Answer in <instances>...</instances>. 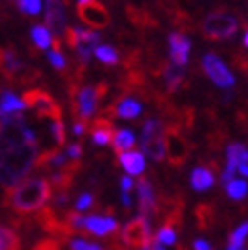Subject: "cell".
Listing matches in <instances>:
<instances>
[{
	"label": "cell",
	"instance_id": "f546056e",
	"mask_svg": "<svg viewBox=\"0 0 248 250\" xmlns=\"http://www.w3.org/2000/svg\"><path fill=\"white\" fill-rule=\"evenodd\" d=\"M51 134H53V139L55 143L61 146L65 143V128H63V120H53L51 124Z\"/></svg>",
	"mask_w": 248,
	"mask_h": 250
},
{
	"label": "cell",
	"instance_id": "6da1fadb",
	"mask_svg": "<svg viewBox=\"0 0 248 250\" xmlns=\"http://www.w3.org/2000/svg\"><path fill=\"white\" fill-rule=\"evenodd\" d=\"M39 139L22 114L0 118V187L15 189L37 169Z\"/></svg>",
	"mask_w": 248,
	"mask_h": 250
},
{
	"label": "cell",
	"instance_id": "52a82bcc",
	"mask_svg": "<svg viewBox=\"0 0 248 250\" xmlns=\"http://www.w3.org/2000/svg\"><path fill=\"white\" fill-rule=\"evenodd\" d=\"M238 31V21L226 10H216L202 21V33L207 39H228Z\"/></svg>",
	"mask_w": 248,
	"mask_h": 250
},
{
	"label": "cell",
	"instance_id": "8d00e7d4",
	"mask_svg": "<svg viewBox=\"0 0 248 250\" xmlns=\"http://www.w3.org/2000/svg\"><path fill=\"white\" fill-rule=\"evenodd\" d=\"M120 189H122V193H128L132 189V179L130 177H122L120 179Z\"/></svg>",
	"mask_w": 248,
	"mask_h": 250
},
{
	"label": "cell",
	"instance_id": "484cf974",
	"mask_svg": "<svg viewBox=\"0 0 248 250\" xmlns=\"http://www.w3.org/2000/svg\"><path fill=\"white\" fill-rule=\"evenodd\" d=\"M98 61H102L104 65H116L118 63V53H116V49H112L110 45H98L96 49V53Z\"/></svg>",
	"mask_w": 248,
	"mask_h": 250
},
{
	"label": "cell",
	"instance_id": "7c38bea8",
	"mask_svg": "<svg viewBox=\"0 0 248 250\" xmlns=\"http://www.w3.org/2000/svg\"><path fill=\"white\" fill-rule=\"evenodd\" d=\"M45 22L55 39H61V35L67 33V19H65V10H63V2L61 0H47Z\"/></svg>",
	"mask_w": 248,
	"mask_h": 250
},
{
	"label": "cell",
	"instance_id": "b9f144b4",
	"mask_svg": "<svg viewBox=\"0 0 248 250\" xmlns=\"http://www.w3.org/2000/svg\"><path fill=\"white\" fill-rule=\"evenodd\" d=\"M139 250H151V246H146V248H139Z\"/></svg>",
	"mask_w": 248,
	"mask_h": 250
},
{
	"label": "cell",
	"instance_id": "83f0119b",
	"mask_svg": "<svg viewBox=\"0 0 248 250\" xmlns=\"http://www.w3.org/2000/svg\"><path fill=\"white\" fill-rule=\"evenodd\" d=\"M17 6L21 12H24V15H39L41 12V0H17Z\"/></svg>",
	"mask_w": 248,
	"mask_h": 250
},
{
	"label": "cell",
	"instance_id": "d6986e66",
	"mask_svg": "<svg viewBox=\"0 0 248 250\" xmlns=\"http://www.w3.org/2000/svg\"><path fill=\"white\" fill-rule=\"evenodd\" d=\"M120 165L128 175H141L145 171V157L139 151H128L120 155Z\"/></svg>",
	"mask_w": 248,
	"mask_h": 250
},
{
	"label": "cell",
	"instance_id": "1f68e13d",
	"mask_svg": "<svg viewBox=\"0 0 248 250\" xmlns=\"http://www.w3.org/2000/svg\"><path fill=\"white\" fill-rule=\"evenodd\" d=\"M69 248L71 250H104L100 244H92V242H85V240H71Z\"/></svg>",
	"mask_w": 248,
	"mask_h": 250
},
{
	"label": "cell",
	"instance_id": "8fae6325",
	"mask_svg": "<svg viewBox=\"0 0 248 250\" xmlns=\"http://www.w3.org/2000/svg\"><path fill=\"white\" fill-rule=\"evenodd\" d=\"M165 145H167V159L175 167L183 165L189 155V146H187V141L183 139V134L175 126H169L165 130Z\"/></svg>",
	"mask_w": 248,
	"mask_h": 250
},
{
	"label": "cell",
	"instance_id": "cb8c5ba5",
	"mask_svg": "<svg viewBox=\"0 0 248 250\" xmlns=\"http://www.w3.org/2000/svg\"><path fill=\"white\" fill-rule=\"evenodd\" d=\"M31 37H33L35 45L39 47V49H49V47H51V43H53V35H51V31H49L47 27H41V24L33 27Z\"/></svg>",
	"mask_w": 248,
	"mask_h": 250
},
{
	"label": "cell",
	"instance_id": "7402d4cb",
	"mask_svg": "<svg viewBox=\"0 0 248 250\" xmlns=\"http://www.w3.org/2000/svg\"><path fill=\"white\" fill-rule=\"evenodd\" d=\"M0 250H21V240L17 232L6 226H0Z\"/></svg>",
	"mask_w": 248,
	"mask_h": 250
},
{
	"label": "cell",
	"instance_id": "ffe728a7",
	"mask_svg": "<svg viewBox=\"0 0 248 250\" xmlns=\"http://www.w3.org/2000/svg\"><path fill=\"white\" fill-rule=\"evenodd\" d=\"M214 185V173L207 167H197L191 173V187L195 191H206Z\"/></svg>",
	"mask_w": 248,
	"mask_h": 250
},
{
	"label": "cell",
	"instance_id": "603a6c76",
	"mask_svg": "<svg viewBox=\"0 0 248 250\" xmlns=\"http://www.w3.org/2000/svg\"><path fill=\"white\" fill-rule=\"evenodd\" d=\"M114 148L122 155V153H128L132 151L134 146V134L130 130H116V136H114Z\"/></svg>",
	"mask_w": 248,
	"mask_h": 250
},
{
	"label": "cell",
	"instance_id": "4dcf8cb0",
	"mask_svg": "<svg viewBox=\"0 0 248 250\" xmlns=\"http://www.w3.org/2000/svg\"><path fill=\"white\" fill-rule=\"evenodd\" d=\"M61 248V238H43V240H39L35 244V248L33 250H59Z\"/></svg>",
	"mask_w": 248,
	"mask_h": 250
},
{
	"label": "cell",
	"instance_id": "f35d334b",
	"mask_svg": "<svg viewBox=\"0 0 248 250\" xmlns=\"http://www.w3.org/2000/svg\"><path fill=\"white\" fill-rule=\"evenodd\" d=\"M122 204H124V208H130L132 199H130V195H128V193H122Z\"/></svg>",
	"mask_w": 248,
	"mask_h": 250
},
{
	"label": "cell",
	"instance_id": "4fadbf2b",
	"mask_svg": "<svg viewBox=\"0 0 248 250\" xmlns=\"http://www.w3.org/2000/svg\"><path fill=\"white\" fill-rule=\"evenodd\" d=\"M189 49H191V43L185 35H181V33H171L169 35L171 63H175L177 67H183L189 59Z\"/></svg>",
	"mask_w": 248,
	"mask_h": 250
},
{
	"label": "cell",
	"instance_id": "ab89813d",
	"mask_svg": "<svg viewBox=\"0 0 248 250\" xmlns=\"http://www.w3.org/2000/svg\"><path fill=\"white\" fill-rule=\"evenodd\" d=\"M151 250H165V248H163V244H159V242L155 240V242L151 244Z\"/></svg>",
	"mask_w": 248,
	"mask_h": 250
},
{
	"label": "cell",
	"instance_id": "2e32d148",
	"mask_svg": "<svg viewBox=\"0 0 248 250\" xmlns=\"http://www.w3.org/2000/svg\"><path fill=\"white\" fill-rule=\"evenodd\" d=\"M83 230L88 234H96V236H108L110 232H116L118 230V224L114 218L110 216H88L83 218Z\"/></svg>",
	"mask_w": 248,
	"mask_h": 250
},
{
	"label": "cell",
	"instance_id": "3957f363",
	"mask_svg": "<svg viewBox=\"0 0 248 250\" xmlns=\"http://www.w3.org/2000/svg\"><path fill=\"white\" fill-rule=\"evenodd\" d=\"M108 92L106 83H96V85H80V83H71L69 85V102L71 110L76 114L78 120L92 118L98 104L102 102V98Z\"/></svg>",
	"mask_w": 248,
	"mask_h": 250
},
{
	"label": "cell",
	"instance_id": "e575fe53",
	"mask_svg": "<svg viewBox=\"0 0 248 250\" xmlns=\"http://www.w3.org/2000/svg\"><path fill=\"white\" fill-rule=\"evenodd\" d=\"M73 132H76L78 136H82L85 132V122L83 120H78V118L73 120Z\"/></svg>",
	"mask_w": 248,
	"mask_h": 250
},
{
	"label": "cell",
	"instance_id": "f1b7e54d",
	"mask_svg": "<svg viewBox=\"0 0 248 250\" xmlns=\"http://www.w3.org/2000/svg\"><path fill=\"white\" fill-rule=\"evenodd\" d=\"M175 228L173 226H161V230L157 232V242L159 244H175Z\"/></svg>",
	"mask_w": 248,
	"mask_h": 250
},
{
	"label": "cell",
	"instance_id": "836d02e7",
	"mask_svg": "<svg viewBox=\"0 0 248 250\" xmlns=\"http://www.w3.org/2000/svg\"><path fill=\"white\" fill-rule=\"evenodd\" d=\"M238 173L242 175V177H248V151H246L244 157L240 159V163H238Z\"/></svg>",
	"mask_w": 248,
	"mask_h": 250
},
{
	"label": "cell",
	"instance_id": "44dd1931",
	"mask_svg": "<svg viewBox=\"0 0 248 250\" xmlns=\"http://www.w3.org/2000/svg\"><path fill=\"white\" fill-rule=\"evenodd\" d=\"M163 76H165V82H167V87L173 92L177 90L183 82V67H177L175 63H167L163 67Z\"/></svg>",
	"mask_w": 248,
	"mask_h": 250
},
{
	"label": "cell",
	"instance_id": "ba28073f",
	"mask_svg": "<svg viewBox=\"0 0 248 250\" xmlns=\"http://www.w3.org/2000/svg\"><path fill=\"white\" fill-rule=\"evenodd\" d=\"M78 17L92 29H106L110 24V12L98 0H78Z\"/></svg>",
	"mask_w": 248,
	"mask_h": 250
},
{
	"label": "cell",
	"instance_id": "d590c367",
	"mask_svg": "<svg viewBox=\"0 0 248 250\" xmlns=\"http://www.w3.org/2000/svg\"><path fill=\"white\" fill-rule=\"evenodd\" d=\"M82 155V146L80 145H71L69 148H67V157L69 159H78Z\"/></svg>",
	"mask_w": 248,
	"mask_h": 250
},
{
	"label": "cell",
	"instance_id": "7a4b0ae2",
	"mask_svg": "<svg viewBox=\"0 0 248 250\" xmlns=\"http://www.w3.org/2000/svg\"><path fill=\"white\" fill-rule=\"evenodd\" d=\"M53 197V187L45 177L24 179L15 189H10L6 195V206L15 214L27 216L33 211H41L43 206Z\"/></svg>",
	"mask_w": 248,
	"mask_h": 250
},
{
	"label": "cell",
	"instance_id": "8992f818",
	"mask_svg": "<svg viewBox=\"0 0 248 250\" xmlns=\"http://www.w3.org/2000/svg\"><path fill=\"white\" fill-rule=\"evenodd\" d=\"M22 102L27 108H31L37 116L41 118H51V120H61L63 112H61V106L55 102V98L41 90V87H33V90H27L22 94Z\"/></svg>",
	"mask_w": 248,
	"mask_h": 250
},
{
	"label": "cell",
	"instance_id": "5b68a950",
	"mask_svg": "<svg viewBox=\"0 0 248 250\" xmlns=\"http://www.w3.org/2000/svg\"><path fill=\"white\" fill-rule=\"evenodd\" d=\"M65 41H67V45L73 49V51H76L78 61H80V67L78 69L83 73V69H85V65H88L90 57L96 53L100 37H98L96 33H90V31H82V29L69 27L67 33H65Z\"/></svg>",
	"mask_w": 248,
	"mask_h": 250
},
{
	"label": "cell",
	"instance_id": "d4e9b609",
	"mask_svg": "<svg viewBox=\"0 0 248 250\" xmlns=\"http://www.w3.org/2000/svg\"><path fill=\"white\" fill-rule=\"evenodd\" d=\"M246 236H248V222L240 224V226L230 234V242H228V248L226 250H242Z\"/></svg>",
	"mask_w": 248,
	"mask_h": 250
},
{
	"label": "cell",
	"instance_id": "277c9868",
	"mask_svg": "<svg viewBox=\"0 0 248 250\" xmlns=\"http://www.w3.org/2000/svg\"><path fill=\"white\" fill-rule=\"evenodd\" d=\"M141 148L151 157L153 161H163L167 157V145H165V128L157 118H151L143 124L141 134Z\"/></svg>",
	"mask_w": 248,
	"mask_h": 250
},
{
	"label": "cell",
	"instance_id": "e0dca14e",
	"mask_svg": "<svg viewBox=\"0 0 248 250\" xmlns=\"http://www.w3.org/2000/svg\"><path fill=\"white\" fill-rule=\"evenodd\" d=\"M139 114H141V104L136 102V100H132V98H122L120 102L110 108L104 116H118V118L130 120V118H136Z\"/></svg>",
	"mask_w": 248,
	"mask_h": 250
},
{
	"label": "cell",
	"instance_id": "9c48e42d",
	"mask_svg": "<svg viewBox=\"0 0 248 250\" xmlns=\"http://www.w3.org/2000/svg\"><path fill=\"white\" fill-rule=\"evenodd\" d=\"M122 242L130 248H146L151 246V224L146 218L130 220L122 230Z\"/></svg>",
	"mask_w": 248,
	"mask_h": 250
},
{
	"label": "cell",
	"instance_id": "4316f807",
	"mask_svg": "<svg viewBox=\"0 0 248 250\" xmlns=\"http://www.w3.org/2000/svg\"><path fill=\"white\" fill-rule=\"evenodd\" d=\"M226 193L232 197V199H242L246 193H248V185L244 179H232L228 185H226Z\"/></svg>",
	"mask_w": 248,
	"mask_h": 250
},
{
	"label": "cell",
	"instance_id": "60d3db41",
	"mask_svg": "<svg viewBox=\"0 0 248 250\" xmlns=\"http://www.w3.org/2000/svg\"><path fill=\"white\" fill-rule=\"evenodd\" d=\"M244 45L248 47V31H246V35H244Z\"/></svg>",
	"mask_w": 248,
	"mask_h": 250
},
{
	"label": "cell",
	"instance_id": "9a60e30c",
	"mask_svg": "<svg viewBox=\"0 0 248 250\" xmlns=\"http://www.w3.org/2000/svg\"><path fill=\"white\" fill-rule=\"evenodd\" d=\"M92 132V139L96 145H112L114 143V136H116V128H114V122L112 118L108 116H100L92 122L90 126Z\"/></svg>",
	"mask_w": 248,
	"mask_h": 250
},
{
	"label": "cell",
	"instance_id": "30bf717a",
	"mask_svg": "<svg viewBox=\"0 0 248 250\" xmlns=\"http://www.w3.org/2000/svg\"><path fill=\"white\" fill-rule=\"evenodd\" d=\"M202 67L206 71V76L212 80L218 87H232L234 82H236V80H234V76H232V71L226 67V63L218 55H214V53H206L204 55Z\"/></svg>",
	"mask_w": 248,
	"mask_h": 250
},
{
	"label": "cell",
	"instance_id": "d6a6232c",
	"mask_svg": "<svg viewBox=\"0 0 248 250\" xmlns=\"http://www.w3.org/2000/svg\"><path fill=\"white\" fill-rule=\"evenodd\" d=\"M94 204V197L92 193H82L80 199H78V211H83V209H90Z\"/></svg>",
	"mask_w": 248,
	"mask_h": 250
},
{
	"label": "cell",
	"instance_id": "ac0fdd59",
	"mask_svg": "<svg viewBox=\"0 0 248 250\" xmlns=\"http://www.w3.org/2000/svg\"><path fill=\"white\" fill-rule=\"evenodd\" d=\"M27 108L24 106L22 100H19L12 92H4L0 96V118H6V116H12V114H22V110Z\"/></svg>",
	"mask_w": 248,
	"mask_h": 250
},
{
	"label": "cell",
	"instance_id": "5bb4252c",
	"mask_svg": "<svg viewBox=\"0 0 248 250\" xmlns=\"http://www.w3.org/2000/svg\"><path fill=\"white\" fill-rule=\"evenodd\" d=\"M136 193H139V211H141V218H151L153 211L157 209V202H155V193H153V187L148 183V179L141 177L136 181Z\"/></svg>",
	"mask_w": 248,
	"mask_h": 250
},
{
	"label": "cell",
	"instance_id": "74e56055",
	"mask_svg": "<svg viewBox=\"0 0 248 250\" xmlns=\"http://www.w3.org/2000/svg\"><path fill=\"white\" fill-rule=\"evenodd\" d=\"M193 250H212V246H209V242H206V240H195Z\"/></svg>",
	"mask_w": 248,
	"mask_h": 250
}]
</instances>
